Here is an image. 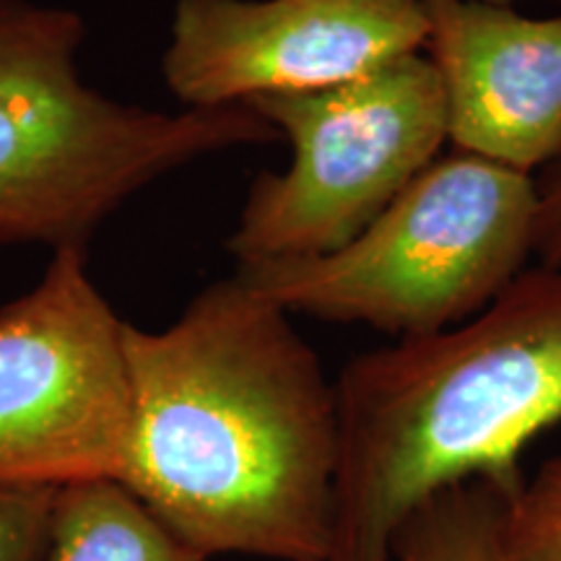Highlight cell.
I'll list each match as a JSON object with an SVG mask.
<instances>
[{"instance_id": "13", "label": "cell", "mask_w": 561, "mask_h": 561, "mask_svg": "<svg viewBox=\"0 0 561 561\" xmlns=\"http://www.w3.org/2000/svg\"><path fill=\"white\" fill-rule=\"evenodd\" d=\"M536 231L533 257L543 268H561V153L536 174Z\"/></svg>"}, {"instance_id": "7", "label": "cell", "mask_w": 561, "mask_h": 561, "mask_svg": "<svg viewBox=\"0 0 561 561\" xmlns=\"http://www.w3.org/2000/svg\"><path fill=\"white\" fill-rule=\"evenodd\" d=\"M424 0H178L161 55L185 110L339 87L421 53Z\"/></svg>"}, {"instance_id": "9", "label": "cell", "mask_w": 561, "mask_h": 561, "mask_svg": "<svg viewBox=\"0 0 561 561\" xmlns=\"http://www.w3.org/2000/svg\"><path fill=\"white\" fill-rule=\"evenodd\" d=\"M39 561H210L117 479L58 486Z\"/></svg>"}, {"instance_id": "2", "label": "cell", "mask_w": 561, "mask_h": 561, "mask_svg": "<svg viewBox=\"0 0 561 561\" xmlns=\"http://www.w3.org/2000/svg\"><path fill=\"white\" fill-rule=\"evenodd\" d=\"M335 396L328 561H392L403 517L453 483L515 496L523 450L561 421V268H525L460 325L354 356Z\"/></svg>"}, {"instance_id": "10", "label": "cell", "mask_w": 561, "mask_h": 561, "mask_svg": "<svg viewBox=\"0 0 561 561\" xmlns=\"http://www.w3.org/2000/svg\"><path fill=\"white\" fill-rule=\"evenodd\" d=\"M512 496L489 479L453 483L419 502L390 541L392 561H517L507 543Z\"/></svg>"}, {"instance_id": "14", "label": "cell", "mask_w": 561, "mask_h": 561, "mask_svg": "<svg viewBox=\"0 0 561 561\" xmlns=\"http://www.w3.org/2000/svg\"><path fill=\"white\" fill-rule=\"evenodd\" d=\"M496 3H515V0H496ZM557 3H561V0H557Z\"/></svg>"}, {"instance_id": "4", "label": "cell", "mask_w": 561, "mask_h": 561, "mask_svg": "<svg viewBox=\"0 0 561 561\" xmlns=\"http://www.w3.org/2000/svg\"><path fill=\"white\" fill-rule=\"evenodd\" d=\"M536 178L455 149L331 255L237 268L286 312L419 339L460 325L533 257Z\"/></svg>"}, {"instance_id": "3", "label": "cell", "mask_w": 561, "mask_h": 561, "mask_svg": "<svg viewBox=\"0 0 561 561\" xmlns=\"http://www.w3.org/2000/svg\"><path fill=\"white\" fill-rule=\"evenodd\" d=\"M76 11L0 0V244L83 248L133 195L210 153L280 140L248 104L161 112L89 87Z\"/></svg>"}, {"instance_id": "6", "label": "cell", "mask_w": 561, "mask_h": 561, "mask_svg": "<svg viewBox=\"0 0 561 561\" xmlns=\"http://www.w3.org/2000/svg\"><path fill=\"white\" fill-rule=\"evenodd\" d=\"M125 320L87 250H55L30 291L0 307V486L117 479L128 442Z\"/></svg>"}, {"instance_id": "11", "label": "cell", "mask_w": 561, "mask_h": 561, "mask_svg": "<svg viewBox=\"0 0 561 561\" xmlns=\"http://www.w3.org/2000/svg\"><path fill=\"white\" fill-rule=\"evenodd\" d=\"M507 543L517 561H561V455L510 500Z\"/></svg>"}, {"instance_id": "8", "label": "cell", "mask_w": 561, "mask_h": 561, "mask_svg": "<svg viewBox=\"0 0 561 561\" xmlns=\"http://www.w3.org/2000/svg\"><path fill=\"white\" fill-rule=\"evenodd\" d=\"M447 125L458 151L536 178L561 153V13L496 0H424Z\"/></svg>"}, {"instance_id": "12", "label": "cell", "mask_w": 561, "mask_h": 561, "mask_svg": "<svg viewBox=\"0 0 561 561\" xmlns=\"http://www.w3.org/2000/svg\"><path fill=\"white\" fill-rule=\"evenodd\" d=\"M58 486H0V561H39Z\"/></svg>"}, {"instance_id": "1", "label": "cell", "mask_w": 561, "mask_h": 561, "mask_svg": "<svg viewBox=\"0 0 561 561\" xmlns=\"http://www.w3.org/2000/svg\"><path fill=\"white\" fill-rule=\"evenodd\" d=\"M123 354L117 481L208 559L328 561L339 396L291 312L234 273L164 331L125 322Z\"/></svg>"}, {"instance_id": "5", "label": "cell", "mask_w": 561, "mask_h": 561, "mask_svg": "<svg viewBox=\"0 0 561 561\" xmlns=\"http://www.w3.org/2000/svg\"><path fill=\"white\" fill-rule=\"evenodd\" d=\"M248 107L289 144L291 161L250 185L227 240L237 268L346 248L450 140L445 89L424 50L339 87Z\"/></svg>"}]
</instances>
